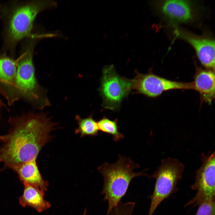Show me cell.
I'll return each instance as SVG.
<instances>
[{"label":"cell","instance_id":"cell-6","mask_svg":"<svg viewBox=\"0 0 215 215\" xmlns=\"http://www.w3.org/2000/svg\"><path fill=\"white\" fill-rule=\"evenodd\" d=\"M102 73L100 91L103 106L114 110L119 107L122 100L132 88V80L119 76L112 65L105 67Z\"/></svg>","mask_w":215,"mask_h":215},{"label":"cell","instance_id":"cell-15","mask_svg":"<svg viewBox=\"0 0 215 215\" xmlns=\"http://www.w3.org/2000/svg\"><path fill=\"white\" fill-rule=\"evenodd\" d=\"M75 119L79 125L75 130V133H80L81 137L87 135L94 136L98 135L99 130L97 122L93 119L91 115L86 118L82 119L76 115Z\"/></svg>","mask_w":215,"mask_h":215},{"label":"cell","instance_id":"cell-13","mask_svg":"<svg viewBox=\"0 0 215 215\" xmlns=\"http://www.w3.org/2000/svg\"><path fill=\"white\" fill-rule=\"evenodd\" d=\"M13 170L17 173L20 180L23 184L32 185L44 192L47 191L48 182L42 178L36 160L24 163Z\"/></svg>","mask_w":215,"mask_h":215},{"label":"cell","instance_id":"cell-16","mask_svg":"<svg viewBox=\"0 0 215 215\" xmlns=\"http://www.w3.org/2000/svg\"><path fill=\"white\" fill-rule=\"evenodd\" d=\"M97 123L99 130L111 135L115 142H117L125 138L124 135L118 130L117 119L112 121L104 117L98 122Z\"/></svg>","mask_w":215,"mask_h":215},{"label":"cell","instance_id":"cell-12","mask_svg":"<svg viewBox=\"0 0 215 215\" xmlns=\"http://www.w3.org/2000/svg\"><path fill=\"white\" fill-rule=\"evenodd\" d=\"M214 71L198 68L193 82L194 89L199 93L201 100L209 103L215 98Z\"/></svg>","mask_w":215,"mask_h":215},{"label":"cell","instance_id":"cell-9","mask_svg":"<svg viewBox=\"0 0 215 215\" xmlns=\"http://www.w3.org/2000/svg\"><path fill=\"white\" fill-rule=\"evenodd\" d=\"M176 37L186 41L195 50L201 64L207 69L215 70V41L208 37L196 35L186 30L175 28Z\"/></svg>","mask_w":215,"mask_h":215},{"label":"cell","instance_id":"cell-18","mask_svg":"<svg viewBox=\"0 0 215 215\" xmlns=\"http://www.w3.org/2000/svg\"><path fill=\"white\" fill-rule=\"evenodd\" d=\"M196 215H215V200L206 202L199 205Z\"/></svg>","mask_w":215,"mask_h":215},{"label":"cell","instance_id":"cell-11","mask_svg":"<svg viewBox=\"0 0 215 215\" xmlns=\"http://www.w3.org/2000/svg\"><path fill=\"white\" fill-rule=\"evenodd\" d=\"M17 59L0 53V89L9 105L15 102L14 87Z\"/></svg>","mask_w":215,"mask_h":215},{"label":"cell","instance_id":"cell-8","mask_svg":"<svg viewBox=\"0 0 215 215\" xmlns=\"http://www.w3.org/2000/svg\"><path fill=\"white\" fill-rule=\"evenodd\" d=\"M132 88L148 96L155 97L166 90L175 89H194L193 82L171 81L150 73H138L132 80Z\"/></svg>","mask_w":215,"mask_h":215},{"label":"cell","instance_id":"cell-4","mask_svg":"<svg viewBox=\"0 0 215 215\" xmlns=\"http://www.w3.org/2000/svg\"><path fill=\"white\" fill-rule=\"evenodd\" d=\"M139 167L130 158L119 155L116 162L113 164L105 162L98 168L104 179L101 194L104 195L103 200L108 203L106 215H108L111 210L121 201L134 178L147 175L143 171L133 172V169Z\"/></svg>","mask_w":215,"mask_h":215},{"label":"cell","instance_id":"cell-1","mask_svg":"<svg viewBox=\"0 0 215 215\" xmlns=\"http://www.w3.org/2000/svg\"><path fill=\"white\" fill-rule=\"evenodd\" d=\"M10 128L0 146V163L3 169L13 170L36 160L42 147L53 137L50 132L57 123L44 113H24L9 120Z\"/></svg>","mask_w":215,"mask_h":215},{"label":"cell","instance_id":"cell-14","mask_svg":"<svg viewBox=\"0 0 215 215\" xmlns=\"http://www.w3.org/2000/svg\"><path fill=\"white\" fill-rule=\"evenodd\" d=\"M22 195L19 198V204L24 207H31L41 212L50 207V204L44 198V192L36 187L26 183Z\"/></svg>","mask_w":215,"mask_h":215},{"label":"cell","instance_id":"cell-17","mask_svg":"<svg viewBox=\"0 0 215 215\" xmlns=\"http://www.w3.org/2000/svg\"><path fill=\"white\" fill-rule=\"evenodd\" d=\"M135 204L134 202L120 201L111 210L108 215H132Z\"/></svg>","mask_w":215,"mask_h":215},{"label":"cell","instance_id":"cell-20","mask_svg":"<svg viewBox=\"0 0 215 215\" xmlns=\"http://www.w3.org/2000/svg\"><path fill=\"white\" fill-rule=\"evenodd\" d=\"M86 212H87V210L86 209H85L84 211L83 215H86Z\"/></svg>","mask_w":215,"mask_h":215},{"label":"cell","instance_id":"cell-3","mask_svg":"<svg viewBox=\"0 0 215 215\" xmlns=\"http://www.w3.org/2000/svg\"><path fill=\"white\" fill-rule=\"evenodd\" d=\"M36 38L31 36L23 40L17 64L14 91L15 101L23 99L42 109L50 105L45 93L36 78L33 61Z\"/></svg>","mask_w":215,"mask_h":215},{"label":"cell","instance_id":"cell-19","mask_svg":"<svg viewBox=\"0 0 215 215\" xmlns=\"http://www.w3.org/2000/svg\"><path fill=\"white\" fill-rule=\"evenodd\" d=\"M0 93L1 94V92L0 89ZM6 106L2 100L0 98V110L4 108H6Z\"/></svg>","mask_w":215,"mask_h":215},{"label":"cell","instance_id":"cell-10","mask_svg":"<svg viewBox=\"0 0 215 215\" xmlns=\"http://www.w3.org/2000/svg\"><path fill=\"white\" fill-rule=\"evenodd\" d=\"M157 4L163 17L171 23H187L195 19V11L190 1L164 0L158 2Z\"/></svg>","mask_w":215,"mask_h":215},{"label":"cell","instance_id":"cell-7","mask_svg":"<svg viewBox=\"0 0 215 215\" xmlns=\"http://www.w3.org/2000/svg\"><path fill=\"white\" fill-rule=\"evenodd\" d=\"M202 164L196 173L195 181L191 188L197 191L195 196L185 206H199L208 201L215 200L214 151L204 157Z\"/></svg>","mask_w":215,"mask_h":215},{"label":"cell","instance_id":"cell-2","mask_svg":"<svg viewBox=\"0 0 215 215\" xmlns=\"http://www.w3.org/2000/svg\"><path fill=\"white\" fill-rule=\"evenodd\" d=\"M52 1H13L0 7L3 24L2 53L12 57L21 41L30 37L35 19L40 12L55 6Z\"/></svg>","mask_w":215,"mask_h":215},{"label":"cell","instance_id":"cell-5","mask_svg":"<svg viewBox=\"0 0 215 215\" xmlns=\"http://www.w3.org/2000/svg\"><path fill=\"white\" fill-rule=\"evenodd\" d=\"M184 168L176 159L168 158L162 160L152 176L156 181L148 215H153L161 202L177 191V184L182 178Z\"/></svg>","mask_w":215,"mask_h":215}]
</instances>
